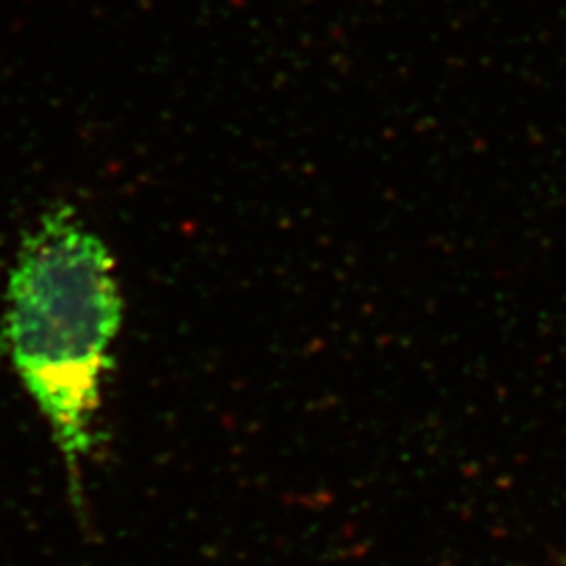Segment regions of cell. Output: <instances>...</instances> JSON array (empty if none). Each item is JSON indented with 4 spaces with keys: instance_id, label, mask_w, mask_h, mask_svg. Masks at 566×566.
<instances>
[{
    "instance_id": "1",
    "label": "cell",
    "mask_w": 566,
    "mask_h": 566,
    "mask_svg": "<svg viewBox=\"0 0 566 566\" xmlns=\"http://www.w3.org/2000/svg\"><path fill=\"white\" fill-rule=\"evenodd\" d=\"M122 325L116 263L72 206H53L23 238L9 273L2 348L81 489L99 443L103 385Z\"/></svg>"
}]
</instances>
